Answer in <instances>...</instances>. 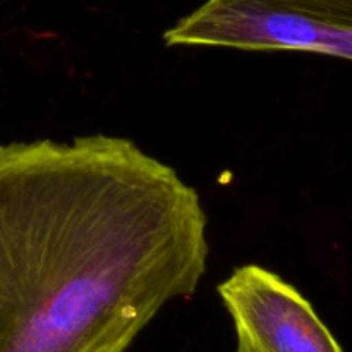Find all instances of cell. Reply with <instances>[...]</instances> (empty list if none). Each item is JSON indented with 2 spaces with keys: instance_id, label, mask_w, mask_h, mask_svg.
I'll use <instances>...</instances> for the list:
<instances>
[{
  "instance_id": "obj_3",
  "label": "cell",
  "mask_w": 352,
  "mask_h": 352,
  "mask_svg": "<svg viewBox=\"0 0 352 352\" xmlns=\"http://www.w3.org/2000/svg\"><path fill=\"white\" fill-rule=\"evenodd\" d=\"M236 330V352H342L311 302L260 265L236 268L219 285Z\"/></svg>"
},
{
  "instance_id": "obj_2",
  "label": "cell",
  "mask_w": 352,
  "mask_h": 352,
  "mask_svg": "<svg viewBox=\"0 0 352 352\" xmlns=\"http://www.w3.org/2000/svg\"><path fill=\"white\" fill-rule=\"evenodd\" d=\"M167 47L306 52L352 62V0H206L164 33Z\"/></svg>"
},
{
  "instance_id": "obj_1",
  "label": "cell",
  "mask_w": 352,
  "mask_h": 352,
  "mask_svg": "<svg viewBox=\"0 0 352 352\" xmlns=\"http://www.w3.org/2000/svg\"><path fill=\"white\" fill-rule=\"evenodd\" d=\"M198 191L134 141L0 143V352H126L208 263Z\"/></svg>"
}]
</instances>
